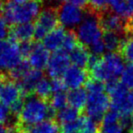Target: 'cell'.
I'll return each mask as SVG.
<instances>
[{
    "label": "cell",
    "mask_w": 133,
    "mask_h": 133,
    "mask_svg": "<svg viewBox=\"0 0 133 133\" xmlns=\"http://www.w3.org/2000/svg\"><path fill=\"white\" fill-rule=\"evenodd\" d=\"M56 111L50 107L49 102L37 97L35 94L24 98V104L15 126L17 133H26L28 128L46 119H54Z\"/></svg>",
    "instance_id": "obj_1"
},
{
    "label": "cell",
    "mask_w": 133,
    "mask_h": 133,
    "mask_svg": "<svg viewBox=\"0 0 133 133\" xmlns=\"http://www.w3.org/2000/svg\"><path fill=\"white\" fill-rule=\"evenodd\" d=\"M43 0H28L24 4L17 5L10 0L2 4L1 15L9 26L33 22L41 12Z\"/></svg>",
    "instance_id": "obj_2"
},
{
    "label": "cell",
    "mask_w": 133,
    "mask_h": 133,
    "mask_svg": "<svg viewBox=\"0 0 133 133\" xmlns=\"http://www.w3.org/2000/svg\"><path fill=\"white\" fill-rule=\"evenodd\" d=\"M76 34L78 41L88 48L94 43L101 40L103 31L98 23V15L89 11H84L83 19L78 26Z\"/></svg>",
    "instance_id": "obj_3"
},
{
    "label": "cell",
    "mask_w": 133,
    "mask_h": 133,
    "mask_svg": "<svg viewBox=\"0 0 133 133\" xmlns=\"http://www.w3.org/2000/svg\"><path fill=\"white\" fill-rule=\"evenodd\" d=\"M57 8L46 6L41 10L39 15L34 21L35 32L34 40L40 42L50 31L59 26Z\"/></svg>",
    "instance_id": "obj_4"
},
{
    "label": "cell",
    "mask_w": 133,
    "mask_h": 133,
    "mask_svg": "<svg viewBox=\"0 0 133 133\" xmlns=\"http://www.w3.org/2000/svg\"><path fill=\"white\" fill-rule=\"evenodd\" d=\"M110 108V98L104 91L99 93H88V100L84 112L96 123H101L104 115Z\"/></svg>",
    "instance_id": "obj_5"
},
{
    "label": "cell",
    "mask_w": 133,
    "mask_h": 133,
    "mask_svg": "<svg viewBox=\"0 0 133 133\" xmlns=\"http://www.w3.org/2000/svg\"><path fill=\"white\" fill-rule=\"evenodd\" d=\"M22 57L18 49V43L10 38L0 40V71L8 73L16 66Z\"/></svg>",
    "instance_id": "obj_6"
},
{
    "label": "cell",
    "mask_w": 133,
    "mask_h": 133,
    "mask_svg": "<svg viewBox=\"0 0 133 133\" xmlns=\"http://www.w3.org/2000/svg\"><path fill=\"white\" fill-rule=\"evenodd\" d=\"M70 64L69 55L61 49L56 50L50 55L46 66V74L48 78H60L69 69Z\"/></svg>",
    "instance_id": "obj_7"
},
{
    "label": "cell",
    "mask_w": 133,
    "mask_h": 133,
    "mask_svg": "<svg viewBox=\"0 0 133 133\" xmlns=\"http://www.w3.org/2000/svg\"><path fill=\"white\" fill-rule=\"evenodd\" d=\"M59 24L63 28L72 29L83 19L84 11L81 8L74 6L71 3H65L57 8Z\"/></svg>",
    "instance_id": "obj_8"
},
{
    "label": "cell",
    "mask_w": 133,
    "mask_h": 133,
    "mask_svg": "<svg viewBox=\"0 0 133 133\" xmlns=\"http://www.w3.org/2000/svg\"><path fill=\"white\" fill-rule=\"evenodd\" d=\"M98 18L103 32H114L125 36V26L127 20L111 11L109 8L99 14Z\"/></svg>",
    "instance_id": "obj_9"
},
{
    "label": "cell",
    "mask_w": 133,
    "mask_h": 133,
    "mask_svg": "<svg viewBox=\"0 0 133 133\" xmlns=\"http://www.w3.org/2000/svg\"><path fill=\"white\" fill-rule=\"evenodd\" d=\"M61 78L66 89H77L85 87L88 80L90 78L89 72L87 69L76 66H69Z\"/></svg>",
    "instance_id": "obj_10"
},
{
    "label": "cell",
    "mask_w": 133,
    "mask_h": 133,
    "mask_svg": "<svg viewBox=\"0 0 133 133\" xmlns=\"http://www.w3.org/2000/svg\"><path fill=\"white\" fill-rule=\"evenodd\" d=\"M50 54L40 42H36L33 50L26 58L30 68L37 70H44L46 69Z\"/></svg>",
    "instance_id": "obj_11"
},
{
    "label": "cell",
    "mask_w": 133,
    "mask_h": 133,
    "mask_svg": "<svg viewBox=\"0 0 133 133\" xmlns=\"http://www.w3.org/2000/svg\"><path fill=\"white\" fill-rule=\"evenodd\" d=\"M44 76H45V74L43 73V71L30 69L17 82L24 98L28 96V95L33 94L36 85H37V82H38Z\"/></svg>",
    "instance_id": "obj_12"
},
{
    "label": "cell",
    "mask_w": 133,
    "mask_h": 133,
    "mask_svg": "<svg viewBox=\"0 0 133 133\" xmlns=\"http://www.w3.org/2000/svg\"><path fill=\"white\" fill-rule=\"evenodd\" d=\"M34 32H35L34 22L14 25L10 26L8 38L17 43L34 40Z\"/></svg>",
    "instance_id": "obj_13"
},
{
    "label": "cell",
    "mask_w": 133,
    "mask_h": 133,
    "mask_svg": "<svg viewBox=\"0 0 133 133\" xmlns=\"http://www.w3.org/2000/svg\"><path fill=\"white\" fill-rule=\"evenodd\" d=\"M102 59L113 78H118L122 74L125 66H124L123 58L118 53L109 52L104 54L102 56Z\"/></svg>",
    "instance_id": "obj_14"
},
{
    "label": "cell",
    "mask_w": 133,
    "mask_h": 133,
    "mask_svg": "<svg viewBox=\"0 0 133 133\" xmlns=\"http://www.w3.org/2000/svg\"><path fill=\"white\" fill-rule=\"evenodd\" d=\"M66 30L59 25L57 28L50 31L46 37L43 38L42 45L48 50V51H56L61 48V46L64 41Z\"/></svg>",
    "instance_id": "obj_15"
},
{
    "label": "cell",
    "mask_w": 133,
    "mask_h": 133,
    "mask_svg": "<svg viewBox=\"0 0 133 133\" xmlns=\"http://www.w3.org/2000/svg\"><path fill=\"white\" fill-rule=\"evenodd\" d=\"M89 56H90V52H89V48L79 42L75 46L74 49L70 52L69 59L74 66L87 69Z\"/></svg>",
    "instance_id": "obj_16"
},
{
    "label": "cell",
    "mask_w": 133,
    "mask_h": 133,
    "mask_svg": "<svg viewBox=\"0 0 133 133\" xmlns=\"http://www.w3.org/2000/svg\"><path fill=\"white\" fill-rule=\"evenodd\" d=\"M66 96H68V103L70 107L78 109L81 113L84 112L88 100V93L85 89L80 88L77 89H71L69 93H66Z\"/></svg>",
    "instance_id": "obj_17"
},
{
    "label": "cell",
    "mask_w": 133,
    "mask_h": 133,
    "mask_svg": "<svg viewBox=\"0 0 133 133\" xmlns=\"http://www.w3.org/2000/svg\"><path fill=\"white\" fill-rule=\"evenodd\" d=\"M127 37L125 36L119 35L114 32H103L102 34V42L105 46V49L109 50V52H117L118 53L120 46L123 41Z\"/></svg>",
    "instance_id": "obj_18"
},
{
    "label": "cell",
    "mask_w": 133,
    "mask_h": 133,
    "mask_svg": "<svg viewBox=\"0 0 133 133\" xmlns=\"http://www.w3.org/2000/svg\"><path fill=\"white\" fill-rule=\"evenodd\" d=\"M26 133H60V125L55 118L46 119L28 128Z\"/></svg>",
    "instance_id": "obj_19"
},
{
    "label": "cell",
    "mask_w": 133,
    "mask_h": 133,
    "mask_svg": "<svg viewBox=\"0 0 133 133\" xmlns=\"http://www.w3.org/2000/svg\"><path fill=\"white\" fill-rule=\"evenodd\" d=\"M80 116H81V112H79L78 109L70 106H66L64 109L56 112L55 119L58 122L59 125H63V124L75 121Z\"/></svg>",
    "instance_id": "obj_20"
},
{
    "label": "cell",
    "mask_w": 133,
    "mask_h": 133,
    "mask_svg": "<svg viewBox=\"0 0 133 133\" xmlns=\"http://www.w3.org/2000/svg\"><path fill=\"white\" fill-rule=\"evenodd\" d=\"M33 94H35L36 96L42 98V99L49 102L50 98L53 94V91H52L51 88V81L46 75L37 82L35 89H34Z\"/></svg>",
    "instance_id": "obj_21"
},
{
    "label": "cell",
    "mask_w": 133,
    "mask_h": 133,
    "mask_svg": "<svg viewBox=\"0 0 133 133\" xmlns=\"http://www.w3.org/2000/svg\"><path fill=\"white\" fill-rule=\"evenodd\" d=\"M107 3L108 6L111 11L120 16L126 20L129 19V14L127 8L126 0H107Z\"/></svg>",
    "instance_id": "obj_22"
},
{
    "label": "cell",
    "mask_w": 133,
    "mask_h": 133,
    "mask_svg": "<svg viewBox=\"0 0 133 133\" xmlns=\"http://www.w3.org/2000/svg\"><path fill=\"white\" fill-rule=\"evenodd\" d=\"M31 68H30L28 60L26 59H22L17 66H14L13 69H10L8 72V78L10 79L14 80V81L17 82Z\"/></svg>",
    "instance_id": "obj_23"
},
{
    "label": "cell",
    "mask_w": 133,
    "mask_h": 133,
    "mask_svg": "<svg viewBox=\"0 0 133 133\" xmlns=\"http://www.w3.org/2000/svg\"><path fill=\"white\" fill-rule=\"evenodd\" d=\"M68 104V96L66 91H60V92L53 93L49 99V105L54 110L57 111L64 109L66 107Z\"/></svg>",
    "instance_id": "obj_24"
},
{
    "label": "cell",
    "mask_w": 133,
    "mask_h": 133,
    "mask_svg": "<svg viewBox=\"0 0 133 133\" xmlns=\"http://www.w3.org/2000/svg\"><path fill=\"white\" fill-rule=\"evenodd\" d=\"M78 43H79V41H78V38L77 37L76 31L74 29H68L60 49L66 52V53L71 52Z\"/></svg>",
    "instance_id": "obj_25"
},
{
    "label": "cell",
    "mask_w": 133,
    "mask_h": 133,
    "mask_svg": "<svg viewBox=\"0 0 133 133\" xmlns=\"http://www.w3.org/2000/svg\"><path fill=\"white\" fill-rule=\"evenodd\" d=\"M118 54L121 56L123 60L129 64H133V38H126L123 41Z\"/></svg>",
    "instance_id": "obj_26"
},
{
    "label": "cell",
    "mask_w": 133,
    "mask_h": 133,
    "mask_svg": "<svg viewBox=\"0 0 133 133\" xmlns=\"http://www.w3.org/2000/svg\"><path fill=\"white\" fill-rule=\"evenodd\" d=\"M17 122V118L11 115L9 108L4 105L2 102H0V124L12 127V126H15Z\"/></svg>",
    "instance_id": "obj_27"
},
{
    "label": "cell",
    "mask_w": 133,
    "mask_h": 133,
    "mask_svg": "<svg viewBox=\"0 0 133 133\" xmlns=\"http://www.w3.org/2000/svg\"><path fill=\"white\" fill-rule=\"evenodd\" d=\"M108 8L107 0H88V6L83 11H89L98 16Z\"/></svg>",
    "instance_id": "obj_28"
},
{
    "label": "cell",
    "mask_w": 133,
    "mask_h": 133,
    "mask_svg": "<svg viewBox=\"0 0 133 133\" xmlns=\"http://www.w3.org/2000/svg\"><path fill=\"white\" fill-rule=\"evenodd\" d=\"M120 83L125 86L128 89L133 90V64L128 63L124 66L121 78H120Z\"/></svg>",
    "instance_id": "obj_29"
},
{
    "label": "cell",
    "mask_w": 133,
    "mask_h": 133,
    "mask_svg": "<svg viewBox=\"0 0 133 133\" xmlns=\"http://www.w3.org/2000/svg\"><path fill=\"white\" fill-rule=\"evenodd\" d=\"M85 88L87 93H99L105 91V83L90 78L86 83Z\"/></svg>",
    "instance_id": "obj_30"
},
{
    "label": "cell",
    "mask_w": 133,
    "mask_h": 133,
    "mask_svg": "<svg viewBox=\"0 0 133 133\" xmlns=\"http://www.w3.org/2000/svg\"><path fill=\"white\" fill-rule=\"evenodd\" d=\"M9 29L10 26L8 24L6 19L0 14V40L8 39L9 37Z\"/></svg>",
    "instance_id": "obj_31"
},
{
    "label": "cell",
    "mask_w": 133,
    "mask_h": 133,
    "mask_svg": "<svg viewBox=\"0 0 133 133\" xmlns=\"http://www.w3.org/2000/svg\"><path fill=\"white\" fill-rule=\"evenodd\" d=\"M123 129L119 123L109 124V125H100L99 133H122Z\"/></svg>",
    "instance_id": "obj_32"
},
{
    "label": "cell",
    "mask_w": 133,
    "mask_h": 133,
    "mask_svg": "<svg viewBox=\"0 0 133 133\" xmlns=\"http://www.w3.org/2000/svg\"><path fill=\"white\" fill-rule=\"evenodd\" d=\"M51 88H52L53 93L65 91V89H66V87H65L64 83H63L61 78H54V79H52Z\"/></svg>",
    "instance_id": "obj_33"
},
{
    "label": "cell",
    "mask_w": 133,
    "mask_h": 133,
    "mask_svg": "<svg viewBox=\"0 0 133 133\" xmlns=\"http://www.w3.org/2000/svg\"><path fill=\"white\" fill-rule=\"evenodd\" d=\"M69 1L72 5L81 8L82 10L85 9L88 6V0H69Z\"/></svg>",
    "instance_id": "obj_34"
},
{
    "label": "cell",
    "mask_w": 133,
    "mask_h": 133,
    "mask_svg": "<svg viewBox=\"0 0 133 133\" xmlns=\"http://www.w3.org/2000/svg\"><path fill=\"white\" fill-rule=\"evenodd\" d=\"M68 0H48V2H49L50 4L48 5V6H50V8H58L61 5L66 3Z\"/></svg>",
    "instance_id": "obj_35"
},
{
    "label": "cell",
    "mask_w": 133,
    "mask_h": 133,
    "mask_svg": "<svg viewBox=\"0 0 133 133\" xmlns=\"http://www.w3.org/2000/svg\"><path fill=\"white\" fill-rule=\"evenodd\" d=\"M126 3H127V8L129 10V19L133 18V0H126Z\"/></svg>",
    "instance_id": "obj_36"
},
{
    "label": "cell",
    "mask_w": 133,
    "mask_h": 133,
    "mask_svg": "<svg viewBox=\"0 0 133 133\" xmlns=\"http://www.w3.org/2000/svg\"><path fill=\"white\" fill-rule=\"evenodd\" d=\"M0 133H12V129L8 126L0 124Z\"/></svg>",
    "instance_id": "obj_37"
},
{
    "label": "cell",
    "mask_w": 133,
    "mask_h": 133,
    "mask_svg": "<svg viewBox=\"0 0 133 133\" xmlns=\"http://www.w3.org/2000/svg\"><path fill=\"white\" fill-rule=\"evenodd\" d=\"M129 132L133 133V114L130 116V120H129Z\"/></svg>",
    "instance_id": "obj_38"
},
{
    "label": "cell",
    "mask_w": 133,
    "mask_h": 133,
    "mask_svg": "<svg viewBox=\"0 0 133 133\" xmlns=\"http://www.w3.org/2000/svg\"><path fill=\"white\" fill-rule=\"evenodd\" d=\"M128 100H129V103H130L133 107V90H131L130 92H129V94H128Z\"/></svg>",
    "instance_id": "obj_39"
},
{
    "label": "cell",
    "mask_w": 133,
    "mask_h": 133,
    "mask_svg": "<svg viewBox=\"0 0 133 133\" xmlns=\"http://www.w3.org/2000/svg\"><path fill=\"white\" fill-rule=\"evenodd\" d=\"M6 1H8V0H0V2H6Z\"/></svg>",
    "instance_id": "obj_40"
},
{
    "label": "cell",
    "mask_w": 133,
    "mask_h": 133,
    "mask_svg": "<svg viewBox=\"0 0 133 133\" xmlns=\"http://www.w3.org/2000/svg\"><path fill=\"white\" fill-rule=\"evenodd\" d=\"M68 133H78V132H68Z\"/></svg>",
    "instance_id": "obj_41"
}]
</instances>
